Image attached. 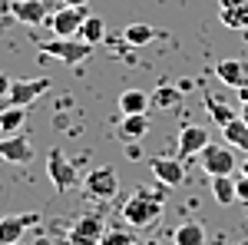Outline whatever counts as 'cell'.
<instances>
[{
    "instance_id": "cell-1",
    "label": "cell",
    "mask_w": 248,
    "mask_h": 245,
    "mask_svg": "<svg viewBox=\"0 0 248 245\" xmlns=\"http://www.w3.org/2000/svg\"><path fill=\"white\" fill-rule=\"evenodd\" d=\"M166 189V186H162ZM162 189H136L133 196L123 202V219L133 229H149L166 209V192Z\"/></svg>"
},
{
    "instance_id": "cell-2",
    "label": "cell",
    "mask_w": 248,
    "mask_h": 245,
    "mask_svg": "<svg viewBox=\"0 0 248 245\" xmlns=\"http://www.w3.org/2000/svg\"><path fill=\"white\" fill-rule=\"evenodd\" d=\"M235 146H218V143H209L205 149L199 152V166H202V172L205 176H232V172L238 169V156H235Z\"/></svg>"
},
{
    "instance_id": "cell-3",
    "label": "cell",
    "mask_w": 248,
    "mask_h": 245,
    "mask_svg": "<svg viewBox=\"0 0 248 245\" xmlns=\"http://www.w3.org/2000/svg\"><path fill=\"white\" fill-rule=\"evenodd\" d=\"M40 50H43L46 57L60 60V63L77 66V63H83V60L93 53V43H86L83 37H57V40H50V43H43Z\"/></svg>"
},
{
    "instance_id": "cell-4",
    "label": "cell",
    "mask_w": 248,
    "mask_h": 245,
    "mask_svg": "<svg viewBox=\"0 0 248 245\" xmlns=\"http://www.w3.org/2000/svg\"><path fill=\"white\" fill-rule=\"evenodd\" d=\"M46 176H50V182L57 186V192H70V189L83 186L77 166L70 163V156L63 149H50V156H46Z\"/></svg>"
},
{
    "instance_id": "cell-5",
    "label": "cell",
    "mask_w": 248,
    "mask_h": 245,
    "mask_svg": "<svg viewBox=\"0 0 248 245\" xmlns=\"http://www.w3.org/2000/svg\"><path fill=\"white\" fill-rule=\"evenodd\" d=\"M83 189H86V196H93V199H113L116 192H119V176H116L113 166H96L93 172H86V179H83Z\"/></svg>"
},
{
    "instance_id": "cell-6",
    "label": "cell",
    "mask_w": 248,
    "mask_h": 245,
    "mask_svg": "<svg viewBox=\"0 0 248 245\" xmlns=\"http://www.w3.org/2000/svg\"><path fill=\"white\" fill-rule=\"evenodd\" d=\"M86 17H90L86 7H66L63 3L57 14L46 17V27L53 30V37H79V27H83Z\"/></svg>"
},
{
    "instance_id": "cell-7",
    "label": "cell",
    "mask_w": 248,
    "mask_h": 245,
    "mask_svg": "<svg viewBox=\"0 0 248 245\" xmlns=\"http://www.w3.org/2000/svg\"><path fill=\"white\" fill-rule=\"evenodd\" d=\"M46 90H50V80H46V76H37V80H14L3 106H30V103H37Z\"/></svg>"
},
{
    "instance_id": "cell-8",
    "label": "cell",
    "mask_w": 248,
    "mask_h": 245,
    "mask_svg": "<svg viewBox=\"0 0 248 245\" xmlns=\"http://www.w3.org/2000/svg\"><path fill=\"white\" fill-rule=\"evenodd\" d=\"M103 232H106L103 215L99 212H86V215H79L77 222L70 226V242L73 245H99Z\"/></svg>"
},
{
    "instance_id": "cell-9",
    "label": "cell",
    "mask_w": 248,
    "mask_h": 245,
    "mask_svg": "<svg viewBox=\"0 0 248 245\" xmlns=\"http://www.w3.org/2000/svg\"><path fill=\"white\" fill-rule=\"evenodd\" d=\"M209 130L205 126H199V123H189V126H182L179 130V143H175V152H179V159H195L199 152L209 146Z\"/></svg>"
},
{
    "instance_id": "cell-10",
    "label": "cell",
    "mask_w": 248,
    "mask_h": 245,
    "mask_svg": "<svg viewBox=\"0 0 248 245\" xmlns=\"http://www.w3.org/2000/svg\"><path fill=\"white\" fill-rule=\"evenodd\" d=\"M149 169L153 176L159 179V186H182L186 182V166H182V159H172V156H153L149 159Z\"/></svg>"
},
{
    "instance_id": "cell-11",
    "label": "cell",
    "mask_w": 248,
    "mask_h": 245,
    "mask_svg": "<svg viewBox=\"0 0 248 245\" xmlns=\"http://www.w3.org/2000/svg\"><path fill=\"white\" fill-rule=\"evenodd\" d=\"M0 159H3V163L23 166V163L33 159V143H30L23 132H7V136L0 139Z\"/></svg>"
},
{
    "instance_id": "cell-12",
    "label": "cell",
    "mask_w": 248,
    "mask_h": 245,
    "mask_svg": "<svg viewBox=\"0 0 248 245\" xmlns=\"http://www.w3.org/2000/svg\"><path fill=\"white\" fill-rule=\"evenodd\" d=\"M40 215L37 212H23V215H7V219H0V245H17L23 235H27V229L37 226Z\"/></svg>"
},
{
    "instance_id": "cell-13",
    "label": "cell",
    "mask_w": 248,
    "mask_h": 245,
    "mask_svg": "<svg viewBox=\"0 0 248 245\" xmlns=\"http://www.w3.org/2000/svg\"><path fill=\"white\" fill-rule=\"evenodd\" d=\"M215 76L232 90H248V60H222L215 66Z\"/></svg>"
},
{
    "instance_id": "cell-14",
    "label": "cell",
    "mask_w": 248,
    "mask_h": 245,
    "mask_svg": "<svg viewBox=\"0 0 248 245\" xmlns=\"http://www.w3.org/2000/svg\"><path fill=\"white\" fill-rule=\"evenodd\" d=\"M10 14L23 27H37V23H46V3L43 0H14Z\"/></svg>"
},
{
    "instance_id": "cell-15",
    "label": "cell",
    "mask_w": 248,
    "mask_h": 245,
    "mask_svg": "<svg viewBox=\"0 0 248 245\" xmlns=\"http://www.w3.org/2000/svg\"><path fill=\"white\" fill-rule=\"evenodd\" d=\"M149 130H153L149 116H146V113H133V116H123V123H119L116 136H119L123 143H139Z\"/></svg>"
},
{
    "instance_id": "cell-16",
    "label": "cell",
    "mask_w": 248,
    "mask_h": 245,
    "mask_svg": "<svg viewBox=\"0 0 248 245\" xmlns=\"http://www.w3.org/2000/svg\"><path fill=\"white\" fill-rule=\"evenodd\" d=\"M222 23L232 30H248V0H222Z\"/></svg>"
},
{
    "instance_id": "cell-17",
    "label": "cell",
    "mask_w": 248,
    "mask_h": 245,
    "mask_svg": "<svg viewBox=\"0 0 248 245\" xmlns=\"http://www.w3.org/2000/svg\"><path fill=\"white\" fill-rule=\"evenodd\" d=\"M212 199L218 206H232L238 202V192H235V176H212Z\"/></svg>"
},
{
    "instance_id": "cell-18",
    "label": "cell",
    "mask_w": 248,
    "mask_h": 245,
    "mask_svg": "<svg viewBox=\"0 0 248 245\" xmlns=\"http://www.w3.org/2000/svg\"><path fill=\"white\" fill-rule=\"evenodd\" d=\"M153 103H149V93L142 90H123L119 93V113L123 116H133V113H146Z\"/></svg>"
},
{
    "instance_id": "cell-19",
    "label": "cell",
    "mask_w": 248,
    "mask_h": 245,
    "mask_svg": "<svg viewBox=\"0 0 248 245\" xmlns=\"http://www.w3.org/2000/svg\"><path fill=\"white\" fill-rule=\"evenodd\" d=\"M27 110L30 106H0V132H20L27 123Z\"/></svg>"
},
{
    "instance_id": "cell-20",
    "label": "cell",
    "mask_w": 248,
    "mask_h": 245,
    "mask_svg": "<svg viewBox=\"0 0 248 245\" xmlns=\"http://www.w3.org/2000/svg\"><path fill=\"white\" fill-rule=\"evenodd\" d=\"M172 245H205V229L199 222H182L172 232Z\"/></svg>"
},
{
    "instance_id": "cell-21",
    "label": "cell",
    "mask_w": 248,
    "mask_h": 245,
    "mask_svg": "<svg viewBox=\"0 0 248 245\" xmlns=\"http://www.w3.org/2000/svg\"><path fill=\"white\" fill-rule=\"evenodd\" d=\"M123 40H126L129 47H136V50H142L146 43L155 40V30L149 27V23H129V27L123 30Z\"/></svg>"
},
{
    "instance_id": "cell-22",
    "label": "cell",
    "mask_w": 248,
    "mask_h": 245,
    "mask_svg": "<svg viewBox=\"0 0 248 245\" xmlns=\"http://www.w3.org/2000/svg\"><path fill=\"white\" fill-rule=\"evenodd\" d=\"M149 103H153L155 110H175L182 103V93L175 86H155L153 93H149Z\"/></svg>"
},
{
    "instance_id": "cell-23",
    "label": "cell",
    "mask_w": 248,
    "mask_h": 245,
    "mask_svg": "<svg viewBox=\"0 0 248 245\" xmlns=\"http://www.w3.org/2000/svg\"><path fill=\"white\" fill-rule=\"evenodd\" d=\"M79 37L86 40V43H103V40H106V20L103 17H93V14H90V17L83 20V27H79Z\"/></svg>"
},
{
    "instance_id": "cell-24",
    "label": "cell",
    "mask_w": 248,
    "mask_h": 245,
    "mask_svg": "<svg viewBox=\"0 0 248 245\" xmlns=\"http://www.w3.org/2000/svg\"><path fill=\"white\" fill-rule=\"evenodd\" d=\"M205 110H209V116L218 123V126H225V123H232V119H235V110H232V106H225L222 99H215V96H205Z\"/></svg>"
},
{
    "instance_id": "cell-25",
    "label": "cell",
    "mask_w": 248,
    "mask_h": 245,
    "mask_svg": "<svg viewBox=\"0 0 248 245\" xmlns=\"http://www.w3.org/2000/svg\"><path fill=\"white\" fill-rule=\"evenodd\" d=\"M99 245H139V242H136V235L123 232V229H106L103 239H99Z\"/></svg>"
},
{
    "instance_id": "cell-26",
    "label": "cell",
    "mask_w": 248,
    "mask_h": 245,
    "mask_svg": "<svg viewBox=\"0 0 248 245\" xmlns=\"http://www.w3.org/2000/svg\"><path fill=\"white\" fill-rule=\"evenodd\" d=\"M235 192H238V202H245V206H248V176H245V172L235 179Z\"/></svg>"
},
{
    "instance_id": "cell-27",
    "label": "cell",
    "mask_w": 248,
    "mask_h": 245,
    "mask_svg": "<svg viewBox=\"0 0 248 245\" xmlns=\"http://www.w3.org/2000/svg\"><path fill=\"white\" fill-rule=\"evenodd\" d=\"M10 83H14L10 76H7V73H0V106L7 103V93H10Z\"/></svg>"
},
{
    "instance_id": "cell-28",
    "label": "cell",
    "mask_w": 248,
    "mask_h": 245,
    "mask_svg": "<svg viewBox=\"0 0 248 245\" xmlns=\"http://www.w3.org/2000/svg\"><path fill=\"white\" fill-rule=\"evenodd\" d=\"M60 3H66V7H86L90 0H60Z\"/></svg>"
},
{
    "instance_id": "cell-29",
    "label": "cell",
    "mask_w": 248,
    "mask_h": 245,
    "mask_svg": "<svg viewBox=\"0 0 248 245\" xmlns=\"http://www.w3.org/2000/svg\"><path fill=\"white\" fill-rule=\"evenodd\" d=\"M242 119L248 123V99H242Z\"/></svg>"
},
{
    "instance_id": "cell-30",
    "label": "cell",
    "mask_w": 248,
    "mask_h": 245,
    "mask_svg": "<svg viewBox=\"0 0 248 245\" xmlns=\"http://www.w3.org/2000/svg\"><path fill=\"white\" fill-rule=\"evenodd\" d=\"M238 169H242V172H245V176H248V156H245V159H242V163H238Z\"/></svg>"
},
{
    "instance_id": "cell-31",
    "label": "cell",
    "mask_w": 248,
    "mask_h": 245,
    "mask_svg": "<svg viewBox=\"0 0 248 245\" xmlns=\"http://www.w3.org/2000/svg\"><path fill=\"white\" fill-rule=\"evenodd\" d=\"M146 245H162V242H159V239H149V242H146Z\"/></svg>"
},
{
    "instance_id": "cell-32",
    "label": "cell",
    "mask_w": 248,
    "mask_h": 245,
    "mask_svg": "<svg viewBox=\"0 0 248 245\" xmlns=\"http://www.w3.org/2000/svg\"><path fill=\"white\" fill-rule=\"evenodd\" d=\"M17 245H23V242H17Z\"/></svg>"
}]
</instances>
